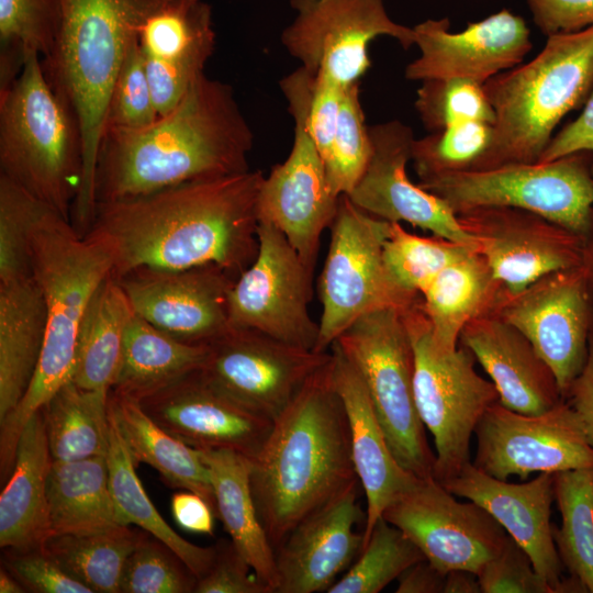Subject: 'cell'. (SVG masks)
I'll list each match as a JSON object with an SVG mask.
<instances>
[{"label":"cell","mask_w":593,"mask_h":593,"mask_svg":"<svg viewBox=\"0 0 593 593\" xmlns=\"http://www.w3.org/2000/svg\"><path fill=\"white\" fill-rule=\"evenodd\" d=\"M260 170L206 178L98 202L85 236L109 250L112 276L215 265L236 278L258 251Z\"/></svg>","instance_id":"cell-1"},{"label":"cell","mask_w":593,"mask_h":593,"mask_svg":"<svg viewBox=\"0 0 593 593\" xmlns=\"http://www.w3.org/2000/svg\"><path fill=\"white\" fill-rule=\"evenodd\" d=\"M254 135L227 83L204 72L170 112L138 130L105 128L96 200L118 201L249 170Z\"/></svg>","instance_id":"cell-2"},{"label":"cell","mask_w":593,"mask_h":593,"mask_svg":"<svg viewBox=\"0 0 593 593\" xmlns=\"http://www.w3.org/2000/svg\"><path fill=\"white\" fill-rule=\"evenodd\" d=\"M249 463L251 494L275 550L299 523L360 484L333 357L272 421Z\"/></svg>","instance_id":"cell-3"},{"label":"cell","mask_w":593,"mask_h":593,"mask_svg":"<svg viewBox=\"0 0 593 593\" xmlns=\"http://www.w3.org/2000/svg\"><path fill=\"white\" fill-rule=\"evenodd\" d=\"M113 261L100 242L80 235L71 221L46 206L31 234V276L46 306V333L32 382L18 404L0 421V470L9 473L20 435L29 419L70 380L78 334L87 309Z\"/></svg>","instance_id":"cell-4"},{"label":"cell","mask_w":593,"mask_h":593,"mask_svg":"<svg viewBox=\"0 0 593 593\" xmlns=\"http://www.w3.org/2000/svg\"><path fill=\"white\" fill-rule=\"evenodd\" d=\"M159 0H60V22L45 75L72 111L82 136V181L71 223L85 234L92 222L96 170L114 81L141 25Z\"/></svg>","instance_id":"cell-5"},{"label":"cell","mask_w":593,"mask_h":593,"mask_svg":"<svg viewBox=\"0 0 593 593\" xmlns=\"http://www.w3.org/2000/svg\"><path fill=\"white\" fill-rule=\"evenodd\" d=\"M483 87L495 120L491 144L475 170L538 161L561 119L593 89V25L548 36L535 58Z\"/></svg>","instance_id":"cell-6"},{"label":"cell","mask_w":593,"mask_h":593,"mask_svg":"<svg viewBox=\"0 0 593 593\" xmlns=\"http://www.w3.org/2000/svg\"><path fill=\"white\" fill-rule=\"evenodd\" d=\"M79 124L37 54L0 90V174L71 221L82 181Z\"/></svg>","instance_id":"cell-7"},{"label":"cell","mask_w":593,"mask_h":593,"mask_svg":"<svg viewBox=\"0 0 593 593\" xmlns=\"http://www.w3.org/2000/svg\"><path fill=\"white\" fill-rule=\"evenodd\" d=\"M419 299L402 314L414 353L416 409L436 449L433 477L444 483L471 461V436L484 412L499 402V393L477 372L466 347L448 349L437 342Z\"/></svg>","instance_id":"cell-8"},{"label":"cell","mask_w":593,"mask_h":593,"mask_svg":"<svg viewBox=\"0 0 593 593\" xmlns=\"http://www.w3.org/2000/svg\"><path fill=\"white\" fill-rule=\"evenodd\" d=\"M583 154L449 172L422 179L418 184L456 214L479 208H513L585 239L593 227V172Z\"/></svg>","instance_id":"cell-9"},{"label":"cell","mask_w":593,"mask_h":593,"mask_svg":"<svg viewBox=\"0 0 593 593\" xmlns=\"http://www.w3.org/2000/svg\"><path fill=\"white\" fill-rule=\"evenodd\" d=\"M333 344L360 373L400 466L417 478L433 477L435 454L416 409L414 353L402 310L370 312Z\"/></svg>","instance_id":"cell-10"},{"label":"cell","mask_w":593,"mask_h":593,"mask_svg":"<svg viewBox=\"0 0 593 593\" xmlns=\"http://www.w3.org/2000/svg\"><path fill=\"white\" fill-rule=\"evenodd\" d=\"M390 222L342 195L331 225V240L320 277L322 313L316 351H327L358 318L382 309H405L418 296L401 291L383 262Z\"/></svg>","instance_id":"cell-11"},{"label":"cell","mask_w":593,"mask_h":593,"mask_svg":"<svg viewBox=\"0 0 593 593\" xmlns=\"http://www.w3.org/2000/svg\"><path fill=\"white\" fill-rule=\"evenodd\" d=\"M257 236L254 261L228 292L230 327L254 329L316 350L320 328L309 311L313 272L273 225L258 222Z\"/></svg>","instance_id":"cell-12"},{"label":"cell","mask_w":593,"mask_h":593,"mask_svg":"<svg viewBox=\"0 0 593 593\" xmlns=\"http://www.w3.org/2000/svg\"><path fill=\"white\" fill-rule=\"evenodd\" d=\"M331 357L254 329L230 328L209 344L200 372L232 401L273 421Z\"/></svg>","instance_id":"cell-13"},{"label":"cell","mask_w":593,"mask_h":593,"mask_svg":"<svg viewBox=\"0 0 593 593\" xmlns=\"http://www.w3.org/2000/svg\"><path fill=\"white\" fill-rule=\"evenodd\" d=\"M298 11L281 42L301 66L346 88L370 67L369 43L387 35L404 49L415 43L413 29L392 21L383 0H290Z\"/></svg>","instance_id":"cell-14"},{"label":"cell","mask_w":593,"mask_h":593,"mask_svg":"<svg viewBox=\"0 0 593 593\" xmlns=\"http://www.w3.org/2000/svg\"><path fill=\"white\" fill-rule=\"evenodd\" d=\"M472 463L501 480L533 472L593 468V447L578 413L566 401L538 415L492 404L479 421Z\"/></svg>","instance_id":"cell-15"},{"label":"cell","mask_w":593,"mask_h":593,"mask_svg":"<svg viewBox=\"0 0 593 593\" xmlns=\"http://www.w3.org/2000/svg\"><path fill=\"white\" fill-rule=\"evenodd\" d=\"M488 311L528 339L553 372L564 399L584 366L593 329L582 266L547 275L517 294L500 287Z\"/></svg>","instance_id":"cell-16"},{"label":"cell","mask_w":593,"mask_h":593,"mask_svg":"<svg viewBox=\"0 0 593 593\" xmlns=\"http://www.w3.org/2000/svg\"><path fill=\"white\" fill-rule=\"evenodd\" d=\"M434 567L477 573L504 548L508 534L477 503L457 501L434 477L418 478L383 512Z\"/></svg>","instance_id":"cell-17"},{"label":"cell","mask_w":593,"mask_h":593,"mask_svg":"<svg viewBox=\"0 0 593 593\" xmlns=\"http://www.w3.org/2000/svg\"><path fill=\"white\" fill-rule=\"evenodd\" d=\"M457 216L508 294L524 291L547 275L582 266L584 239L534 213L492 206Z\"/></svg>","instance_id":"cell-18"},{"label":"cell","mask_w":593,"mask_h":593,"mask_svg":"<svg viewBox=\"0 0 593 593\" xmlns=\"http://www.w3.org/2000/svg\"><path fill=\"white\" fill-rule=\"evenodd\" d=\"M371 156L361 178L346 195L362 211L388 222L409 223L456 243L478 248L455 211L439 197L412 182L406 165L415 139L398 120L369 127Z\"/></svg>","instance_id":"cell-19"},{"label":"cell","mask_w":593,"mask_h":593,"mask_svg":"<svg viewBox=\"0 0 593 593\" xmlns=\"http://www.w3.org/2000/svg\"><path fill=\"white\" fill-rule=\"evenodd\" d=\"M294 121L291 152L265 177L258 195V222L277 227L314 272L320 240L331 227L340 195L328 182L324 160L302 112L289 107Z\"/></svg>","instance_id":"cell-20"},{"label":"cell","mask_w":593,"mask_h":593,"mask_svg":"<svg viewBox=\"0 0 593 593\" xmlns=\"http://www.w3.org/2000/svg\"><path fill=\"white\" fill-rule=\"evenodd\" d=\"M118 280L135 314L180 340L210 344L231 328L227 298L236 277L219 266L139 268Z\"/></svg>","instance_id":"cell-21"},{"label":"cell","mask_w":593,"mask_h":593,"mask_svg":"<svg viewBox=\"0 0 593 593\" xmlns=\"http://www.w3.org/2000/svg\"><path fill=\"white\" fill-rule=\"evenodd\" d=\"M449 20H426L413 27L419 56L410 63V80L469 79L484 85L489 79L522 64L532 49L524 19L501 10L451 33Z\"/></svg>","instance_id":"cell-22"},{"label":"cell","mask_w":593,"mask_h":593,"mask_svg":"<svg viewBox=\"0 0 593 593\" xmlns=\"http://www.w3.org/2000/svg\"><path fill=\"white\" fill-rule=\"evenodd\" d=\"M168 433L197 449H225L251 459L272 421L232 401L202 377L200 369L138 401Z\"/></svg>","instance_id":"cell-23"},{"label":"cell","mask_w":593,"mask_h":593,"mask_svg":"<svg viewBox=\"0 0 593 593\" xmlns=\"http://www.w3.org/2000/svg\"><path fill=\"white\" fill-rule=\"evenodd\" d=\"M215 41L211 7L203 0H159L146 15L138 46L159 116L204 72Z\"/></svg>","instance_id":"cell-24"},{"label":"cell","mask_w":593,"mask_h":593,"mask_svg":"<svg viewBox=\"0 0 593 593\" xmlns=\"http://www.w3.org/2000/svg\"><path fill=\"white\" fill-rule=\"evenodd\" d=\"M359 485L299 523L275 550L276 593L328 592L357 559L363 532H356L355 526L366 519L358 501Z\"/></svg>","instance_id":"cell-25"},{"label":"cell","mask_w":593,"mask_h":593,"mask_svg":"<svg viewBox=\"0 0 593 593\" xmlns=\"http://www.w3.org/2000/svg\"><path fill=\"white\" fill-rule=\"evenodd\" d=\"M456 496L472 501L491 514L529 556L534 569L559 593L563 580L550 522L555 501L553 473L541 472L524 483L489 475L472 461L441 483Z\"/></svg>","instance_id":"cell-26"},{"label":"cell","mask_w":593,"mask_h":593,"mask_svg":"<svg viewBox=\"0 0 593 593\" xmlns=\"http://www.w3.org/2000/svg\"><path fill=\"white\" fill-rule=\"evenodd\" d=\"M459 344L488 373L506 409L538 415L564 400L553 372L528 339L490 311L465 326Z\"/></svg>","instance_id":"cell-27"},{"label":"cell","mask_w":593,"mask_h":593,"mask_svg":"<svg viewBox=\"0 0 593 593\" xmlns=\"http://www.w3.org/2000/svg\"><path fill=\"white\" fill-rule=\"evenodd\" d=\"M331 351L334 381L349 423L353 462L366 495L365 545L384 510L418 478L394 458L358 370L336 344Z\"/></svg>","instance_id":"cell-28"},{"label":"cell","mask_w":593,"mask_h":593,"mask_svg":"<svg viewBox=\"0 0 593 593\" xmlns=\"http://www.w3.org/2000/svg\"><path fill=\"white\" fill-rule=\"evenodd\" d=\"M53 463L43 410L24 426L11 474L0 494V547L42 548L52 536L48 477Z\"/></svg>","instance_id":"cell-29"},{"label":"cell","mask_w":593,"mask_h":593,"mask_svg":"<svg viewBox=\"0 0 593 593\" xmlns=\"http://www.w3.org/2000/svg\"><path fill=\"white\" fill-rule=\"evenodd\" d=\"M45 333L46 306L34 278L0 283V421L26 393Z\"/></svg>","instance_id":"cell-30"},{"label":"cell","mask_w":593,"mask_h":593,"mask_svg":"<svg viewBox=\"0 0 593 593\" xmlns=\"http://www.w3.org/2000/svg\"><path fill=\"white\" fill-rule=\"evenodd\" d=\"M211 474L216 517L257 577L276 593V552L260 522L249 483V459L225 449H198Z\"/></svg>","instance_id":"cell-31"},{"label":"cell","mask_w":593,"mask_h":593,"mask_svg":"<svg viewBox=\"0 0 593 593\" xmlns=\"http://www.w3.org/2000/svg\"><path fill=\"white\" fill-rule=\"evenodd\" d=\"M108 405L136 465L147 463L170 488L198 493L215 511L210 470L197 448L158 425L135 399L110 391Z\"/></svg>","instance_id":"cell-32"},{"label":"cell","mask_w":593,"mask_h":593,"mask_svg":"<svg viewBox=\"0 0 593 593\" xmlns=\"http://www.w3.org/2000/svg\"><path fill=\"white\" fill-rule=\"evenodd\" d=\"M209 344L180 340L134 313L111 391L137 401L202 368Z\"/></svg>","instance_id":"cell-33"},{"label":"cell","mask_w":593,"mask_h":593,"mask_svg":"<svg viewBox=\"0 0 593 593\" xmlns=\"http://www.w3.org/2000/svg\"><path fill=\"white\" fill-rule=\"evenodd\" d=\"M48 505L52 535L93 534L120 525L107 457L53 461Z\"/></svg>","instance_id":"cell-34"},{"label":"cell","mask_w":593,"mask_h":593,"mask_svg":"<svg viewBox=\"0 0 593 593\" xmlns=\"http://www.w3.org/2000/svg\"><path fill=\"white\" fill-rule=\"evenodd\" d=\"M499 289L478 249L468 250L445 267L419 299L437 342L456 349L465 326L490 309Z\"/></svg>","instance_id":"cell-35"},{"label":"cell","mask_w":593,"mask_h":593,"mask_svg":"<svg viewBox=\"0 0 593 593\" xmlns=\"http://www.w3.org/2000/svg\"><path fill=\"white\" fill-rule=\"evenodd\" d=\"M133 315L125 291L111 275L96 291L81 323L72 382L88 390L111 391Z\"/></svg>","instance_id":"cell-36"},{"label":"cell","mask_w":593,"mask_h":593,"mask_svg":"<svg viewBox=\"0 0 593 593\" xmlns=\"http://www.w3.org/2000/svg\"><path fill=\"white\" fill-rule=\"evenodd\" d=\"M107 455L111 492L120 525H135L168 546L199 579L211 566L215 545L198 546L181 537L159 514L136 473L134 462L116 423L109 413Z\"/></svg>","instance_id":"cell-37"},{"label":"cell","mask_w":593,"mask_h":593,"mask_svg":"<svg viewBox=\"0 0 593 593\" xmlns=\"http://www.w3.org/2000/svg\"><path fill=\"white\" fill-rule=\"evenodd\" d=\"M109 394L67 381L42 409L53 461L107 457Z\"/></svg>","instance_id":"cell-38"},{"label":"cell","mask_w":593,"mask_h":593,"mask_svg":"<svg viewBox=\"0 0 593 593\" xmlns=\"http://www.w3.org/2000/svg\"><path fill=\"white\" fill-rule=\"evenodd\" d=\"M148 536L142 529L118 525L93 534L52 535L42 548L93 593H120L125 562Z\"/></svg>","instance_id":"cell-39"},{"label":"cell","mask_w":593,"mask_h":593,"mask_svg":"<svg viewBox=\"0 0 593 593\" xmlns=\"http://www.w3.org/2000/svg\"><path fill=\"white\" fill-rule=\"evenodd\" d=\"M553 492L561 515V525L552 524L560 561L593 593V468L555 472Z\"/></svg>","instance_id":"cell-40"},{"label":"cell","mask_w":593,"mask_h":593,"mask_svg":"<svg viewBox=\"0 0 593 593\" xmlns=\"http://www.w3.org/2000/svg\"><path fill=\"white\" fill-rule=\"evenodd\" d=\"M59 22L60 0H0V90L18 77L29 54H51Z\"/></svg>","instance_id":"cell-41"},{"label":"cell","mask_w":593,"mask_h":593,"mask_svg":"<svg viewBox=\"0 0 593 593\" xmlns=\"http://www.w3.org/2000/svg\"><path fill=\"white\" fill-rule=\"evenodd\" d=\"M472 246L439 236L423 237L390 222L383 243V262L392 282L404 293L419 296L433 279Z\"/></svg>","instance_id":"cell-42"},{"label":"cell","mask_w":593,"mask_h":593,"mask_svg":"<svg viewBox=\"0 0 593 593\" xmlns=\"http://www.w3.org/2000/svg\"><path fill=\"white\" fill-rule=\"evenodd\" d=\"M423 559L422 551L402 530L380 517L357 559L327 593H379Z\"/></svg>","instance_id":"cell-43"},{"label":"cell","mask_w":593,"mask_h":593,"mask_svg":"<svg viewBox=\"0 0 593 593\" xmlns=\"http://www.w3.org/2000/svg\"><path fill=\"white\" fill-rule=\"evenodd\" d=\"M493 126L468 121L414 139L412 159L419 180L457 171L475 170L489 149Z\"/></svg>","instance_id":"cell-44"},{"label":"cell","mask_w":593,"mask_h":593,"mask_svg":"<svg viewBox=\"0 0 593 593\" xmlns=\"http://www.w3.org/2000/svg\"><path fill=\"white\" fill-rule=\"evenodd\" d=\"M371 150L359 82H356L343 89L336 130L324 158L328 182L337 195H347L353 190L366 170Z\"/></svg>","instance_id":"cell-45"},{"label":"cell","mask_w":593,"mask_h":593,"mask_svg":"<svg viewBox=\"0 0 593 593\" xmlns=\"http://www.w3.org/2000/svg\"><path fill=\"white\" fill-rule=\"evenodd\" d=\"M46 206L0 174V283L31 276V234Z\"/></svg>","instance_id":"cell-46"},{"label":"cell","mask_w":593,"mask_h":593,"mask_svg":"<svg viewBox=\"0 0 593 593\" xmlns=\"http://www.w3.org/2000/svg\"><path fill=\"white\" fill-rule=\"evenodd\" d=\"M415 108L430 132L468 121L493 124L495 120L483 85L462 78L422 81Z\"/></svg>","instance_id":"cell-47"},{"label":"cell","mask_w":593,"mask_h":593,"mask_svg":"<svg viewBox=\"0 0 593 593\" xmlns=\"http://www.w3.org/2000/svg\"><path fill=\"white\" fill-rule=\"evenodd\" d=\"M289 107L299 109L323 160L336 130L343 89L334 81L301 66L280 81Z\"/></svg>","instance_id":"cell-48"},{"label":"cell","mask_w":593,"mask_h":593,"mask_svg":"<svg viewBox=\"0 0 593 593\" xmlns=\"http://www.w3.org/2000/svg\"><path fill=\"white\" fill-rule=\"evenodd\" d=\"M197 581L177 553L148 536L128 556L120 593H192Z\"/></svg>","instance_id":"cell-49"},{"label":"cell","mask_w":593,"mask_h":593,"mask_svg":"<svg viewBox=\"0 0 593 593\" xmlns=\"http://www.w3.org/2000/svg\"><path fill=\"white\" fill-rule=\"evenodd\" d=\"M158 118L137 41L131 46L111 90L104 130H138Z\"/></svg>","instance_id":"cell-50"},{"label":"cell","mask_w":593,"mask_h":593,"mask_svg":"<svg viewBox=\"0 0 593 593\" xmlns=\"http://www.w3.org/2000/svg\"><path fill=\"white\" fill-rule=\"evenodd\" d=\"M482 593H553L527 552L511 537L477 572Z\"/></svg>","instance_id":"cell-51"},{"label":"cell","mask_w":593,"mask_h":593,"mask_svg":"<svg viewBox=\"0 0 593 593\" xmlns=\"http://www.w3.org/2000/svg\"><path fill=\"white\" fill-rule=\"evenodd\" d=\"M4 564L25 588L35 593H93L70 577L43 548L5 550Z\"/></svg>","instance_id":"cell-52"},{"label":"cell","mask_w":593,"mask_h":593,"mask_svg":"<svg viewBox=\"0 0 593 593\" xmlns=\"http://www.w3.org/2000/svg\"><path fill=\"white\" fill-rule=\"evenodd\" d=\"M194 593H273L260 580L231 540L215 544L206 572L198 579Z\"/></svg>","instance_id":"cell-53"},{"label":"cell","mask_w":593,"mask_h":593,"mask_svg":"<svg viewBox=\"0 0 593 593\" xmlns=\"http://www.w3.org/2000/svg\"><path fill=\"white\" fill-rule=\"evenodd\" d=\"M541 33H573L593 25V0H527Z\"/></svg>","instance_id":"cell-54"},{"label":"cell","mask_w":593,"mask_h":593,"mask_svg":"<svg viewBox=\"0 0 593 593\" xmlns=\"http://www.w3.org/2000/svg\"><path fill=\"white\" fill-rule=\"evenodd\" d=\"M586 152L593 156V89L581 114L552 136L538 161H551L568 155Z\"/></svg>","instance_id":"cell-55"},{"label":"cell","mask_w":593,"mask_h":593,"mask_svg":"<svg viewBox=\"0 0 593 593\" xmlns=\"http://www.w3.org/2000/svg\"><path fill=\"white\" fill-rule=\"evenodd\" d=\"M170 507L175 522L182 529L201 535L214 534L215 511L198 493L188 490L174 493Z\"/></svg>","instance_id":"cell-56"},{"label":"cell","mask_w":593,"mask_h":593,"mask_svg":"<svg viewBox=\"0 0 593 593\" xmlns=\"http://www.w3.org/2000/svg\"><path fill=\"white\" fill-rule=\"evenodd\" d=\"M564 400L580 416L588 439L593 447V329L589 339L584 366L572 381Z\"/></svg>","instance_id":"cell-57"},{"label":"cell","mask_w":593,"mask_h":593,"mask_svg":"<svg viewBox=\"0 0 593 593\" xmlns=\"http://www.w3.org/2000/svg\"><path fill=\"white\" fill-rule=\"evenodd\" d=\"M446 573L423 559L398 578L396 593H444Z\"/></svg>","instance_id":"cell-58"},{"label":"cell","mask_w":593,"mask_h":593,"mask_svg":"<svg viewBox=\"0 0 593 593\" xmlns=\"http://www.w3.org/2000/svg\"><path fill=\"white\" fill-rule=\"evenodd\" d=\"M444 593H482L477 573L455 569L446 573Z\"/></svg>","instance_id":"cell-59"},{"label":"cell","mask_w":593,"mask_h":593,"mask_svg":"<svg viewBox=\"0 0 593 593\" xmlns=\"http://www.w3.org/2000/svg\"><path fill=\"white\" fill-rule=\"evenodd\" d=\"M582 269L585 275L588 290L591 300V306L593 312V227L586 238L583 246Z\"/></svg>","instance_id":"cell-60"},{"label":"cell","mask_w":593,"mask_h":593,"mask_svg":"<svg viewBox=\"0 0 593 593\" xmlns=\"http://www.w3.org/2000/svg\"><path fill=\"white\" fill-rule=\"evenodd\" d=\"M0 592L1 593H22V592H26V590L22 585V583L8 569L1 568Z\"/></svg>","instance_id":"cell-61"}]
</instances>
